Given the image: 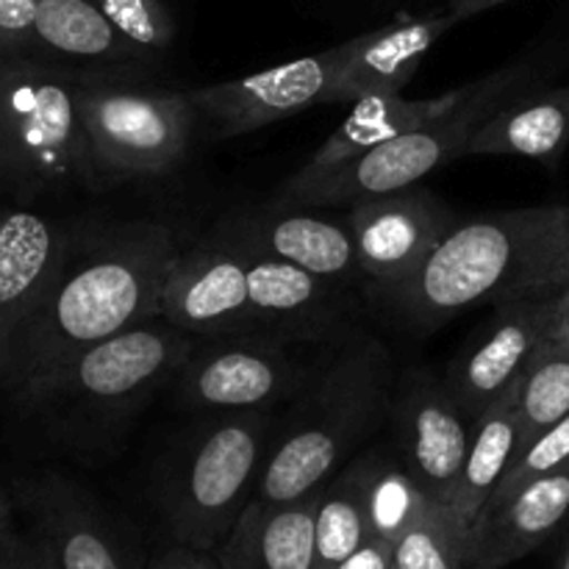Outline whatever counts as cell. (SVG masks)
Segmentation results:
<instances>
[{
    "mask_svg": "<svg viewBox=\"0 0 569 569\" xmlns=\"http://www.w3.org/2000/svg\"><path fill=\"white\" fill-rule=\"evenodd\" d=\"M178 237L159 222H131L67 248L48 287L0 345V387L9 395L70 365L128 328L161 317V295L181 259Z\"/></svg>",
    "mask_w": 569,
    "mask_h": 569,
    "instance_id": "1",
    "label": "cell"
},
{
    "mask_svg": "<svg viewBox=\"0 0 569 569\" xmlns=\"http://www.w3.org/2000/svg\"><path fill=\"white\" fill-rule=\"evenodd\" d=\"M569 283V206L495 211L459 220L426 264L367 298L428 333L467 309L561 292Z\"/></svg>",
    "mask_w": 569,
    "mask_h": 569,
    "instance_id": "2",
    "label": "cell"
},
{
    "mask_svg": "<svg viewBox=\"0 0 569 569\" xmlns=\"http://www.w3.org/2000/svg\"><path fill=\"white\" fill-rule=\"evenodd\" d=\"M395 381L381 339H342L292 400L281 433H272L253 498L292 503L326 487L389 420Z\"/></svg>",
    "mask_w": 569,
    "mask_h": 569,
    "instance_id": "3",
    "label": "cell"
},
{
    "mask_svg": "<svg viewBox=\"0 0 569 569\" xmlns=\"http://www.w3.org/2000/svg\"><path fill=\"white\" fill-rule=\"evenodd\" d=\"M194 339L153 317L83 350L14 400L78 453H111L139 409L176 381Z\"/></svg>",
    "mask_w": 569,
    "mask_h": 569,
    "instance_id": "4",
    "label": "cell"
},
{
    "mask_svg": "<svg viewBox=\"0 0 569 569\" xmlns=\"http://www.w3.org/2000/svg\"><path fill=\"white\" fill-rule=\"evenodd\" d=\"M81 70L33 50L0 48V187L37 198L98 189L78 111Z\"/></svg>",
    "mask_w": 569,
    "mask_h": 569,
    "instance_id": "5",
    "label": "cell"
},
{
    "mask_svg": "<svg viewBox=\"0 0 569 569\" xmlns=\"http://www.w3.org/2000/svg\"><path fill=\"white\" fill-rule=\"evenodd\" d=\"M531 67L515 64L465 87L459 103L426 126L406 131L317 176L295 172L272 198V209H353L370 198L415 187L428 172L467 153L472 133L526 89Z\"/></svg>",
    "mask_w": 569,
    "mask_h": 569,
    "instance_id": "6",
    "label": "cell"
},
{
    "mask_svg": "<svg viewBox=\"0 0 569 569\" xmlns=\"http://www.w3.org/2000/svg\"><path fill=\"white\" fill-rule=\"evenodd\" d=\"M272 433L276 409L220 411L181 445L156 489V506L176 542L220 548L253 500Z\"/></svg>",
    "mask_w": 569,
    "mask_h": 569,
    "instance_id": "7",
    "label": "cell"
},
{
    "mask_svg": "<svg viewBox=\"0 0 569 569\" xmlns=\"http://www.w3.org/2000/svg\"><path fill=\"white\" fill-rule=\"evenodd\" d=\"M78 111L98 189L176 170L198 120L189 92L150 87L139 70H81Z\"/></svg>",
    "mask_w": 569,
    "mask_h": 569,
    "instance_id": "8",
    "label": "cell"
},
{
    "mask_svg": "<svg viewBox=\"0 0 569 569\" xmlns=\"http://www.w3.org/2000/svg\"><path fill=\"white\" fill-rule=\"evenodd\" d=\"M309 348L326 345L261 331L194 339L172 383L178 398L192 409H276L281 400L298 398L326 359H311Z\"/></svg>",
    "mask_w": 569,
    "mask_h": 569,
    "instance_id": "9",
    "label": "cell"
},
{
    "mask_svg": "<svg viewBox=\"0 0 569 569\" xmlns=\"http://www.w3.org/2000/svg\"><path fill=\"white\" fill-rule=\"evenodd\" d=\"M395 450L411 481L431 500L450 503L472 439V422L461 415L448 383L428 367H411L395 381Z\"/></svg>",
    "mask_w": 569,
    "mask_h": 569,
    "instance_id": "10",
    "label": "cell"
},
{
    "mask_svg": "<svg viewBox=\"0 0 569 569\" xmlns=\"http://www.w3.org/2000/svg\"><path fill=\"white\" fill-rule=\"evenodd\" d=\"M211 239L300 267L337 287L361 289L365 295L370 287L361 270L350 214H315L311 209L267 206L264 211L222 220Z\"/></svg>",
    "mask_w": 569,
    "mask_h": 569,
    "instance_id": "11",
    "label": "cell"
},
{
    "mask_svg": "<svg viewBox=\"0 0 569 569\" xmlns=\"http://www.w3.org/2000/svg\"><path fill=\"white\" fill-rule=\"evenodd\" d=\"M553 298L556 295H542L498 303L487 326L450 361L442 378L467 420L476 422L520 381L548 337Z\"/></svg>",
    "mask_w": 569,
    "mask_h": 569,
    "instance_id": "12",
    "label": "cell"
},
{
    "mask_svg": "<svg viewBox=\"0 0 569 569\" xmlns=\"http://www.w3.org/2000/svg\"><path fill=\"white\" fill-rule=\"evenodd\" d=\"M339 59L342 48L337 44L256 76L192 89L189 100L217 139L242 137L311 106H328Z\"/></svg>",
    "mask_w": 569,
    "mask_h": 569,
    "instance_id": "13",
    "label": "cell"
},
{
    "mask_svg": "<svg viewBox=\"0 0 569 569\" xmlns=\"http://www.w3.org/2000/svg\"><path fill=\"white\" fill-rule=\"evenodd\" d=\"M348 214L370 287H392L415 276L459 226L456 211L417 183L356 203Z\"/></svg>",
    "mask_w": 569,
    "mask_h": 569,
    "instance_id": "14",
    "label": "cell"
},
{
    "mask_svg": "<svg viewBox=\"0 0 569 569\" xmlns=\"http://www.w3.org/2000/svg\"><path fill=\"white\" fill-rule=\"evenodd\" d=\"M161 317L198 339L259 333L244 256L217 239L183 250L167 278Z\"/></svg>",
    "mask_w": 569,
    "mask_h": 569,
    "instance_id": "15",
    "label": "cell"
},
{
    "mask_svg": "<svg viewBox=\"0 0 569 569\" xmlns=\"http://www.w3.org/2000/svg\"><path fill=\"white\" fill-rule=\"evenodd\" d=\"M231 248V244H228ZM239 250V248H233ZM248 261L250 300L264 333L309 345H339L350 337L356 303L353 289L317 278L270 256L239 250Z\"/></svg>",
    "mask_w": 569,
    "mask_h": 569,
    "instance_id": "16",
    "label": "cell"
},
{
    "mask_svg": "<svg viewBox=\"0 0 569 569\" xmlns=\"http://www.w3.org/2000/svg\"><path fill=\"white\" fill-rule=\"evenodd\" d=\"M17 503L48 545L56 569H137L109 515L61 476L17 481Z\"/></svg>",
    "mask_w": 569,
    "mask_h": 569,
    "instance_id": "17",
    "label": "cell"
},
{
    "mask_svg": "<svg viewBox=\"0 0 569 569\" xmlns=\"http://www.w3.org/2000/svg\"><path fill=\"white\" fill-rule=\"evenodd\" d=\"M569 517V465L522 483L478 511L467 531V569H503L548 542Z\"/></svg>",
    "mask_w": 569,
    "mask_h": 569,
    "instance_id": "18",
    "label": "cell"
},
{
    "mask_svg": "<svg viewBox=\"0 0 569 569\" xmlns=\"http://www.w3.org/2000/svg\"><path fill=\"white\" fill-rule=\"evenodd\" d=\"M456 26L448 11L428 17H409L376 31L342 42L337 78H333L328 106L356 103L370 94H403L406 83L420 70L428 50Z\"/></svg>",
    "mask_w": 569,
    "mask_h": 569,
    "instance_id": "19",
    "label": "cell"
},
{
    "mask_svg": "<svg viewBox=\"0 0 569 569\" xmlns=\"http://www.w3.org/2000/svg\"><path fill=\"white\" fill-rule=\"evenodd\" d=\"M33 53L76 70H153L159 56L133 44L94 0H39Z\"/></svg>",
    "mask_w": 569,
    "mask_h": 569,
    "instance_id": "20",
    "label": "cell"
},
{
    "mask_svg": "<svg viewBox=\"0 0 569 569\" xmlns=\"http://www.w3.org/2000/svg\"><path fill=\"white\" fill-rule=\"evenodd\" d=\"M322 489L292 500L253 498L220 545L222 569H315V520Z\"/></svg>",
    "mask_w": 569,
    "mask_h": 569,
    "instance_id": "21",
    "label": "cell"
},
{
    "mask_svg": "<svg viewBox=\"0 0 569 569\" xmlns=\"http://www.w3.org/2000/svg\"><path fill=\"white\" fill-rule=\"evenodd\" d=\"M70 239L44 217L0 206V345L64 261Z\"/></svg>",
    "mask_w": 569,
    "mask_h": 569,
    "instance_id": "22",
    "label": "cell"
},
{
    "mask_svg": "<svg viewBox=\"0 0 569 569\" xmlns=\"http://www.w3.org/2000/svg\"><path fill=\"white\" fill-rule=\"evenodd\" d=\"M392 448H367L322 487L315 520V569H337L350 553L376 537L372 500Z\"/></svg>",
    "mask_w": 569,
    "mask_h": 569,
    "instance_id": "23",
    "label": "cell"
},
{
    "mask_svg": "<svg viewBox=\"0 0 569 569\" xmlns=\"http://www.w3.org/2000/svg\"><path fill=\"white\" fill-rule=\"evenodd\" d=\"M569 144V83L515 94L476 133L467 153L528 156L556 164Z\"/></svg>",
    "mask_w": 569,
    "mask_h": 569,
    "instance_id": "24",
    "label": "cell"
},
{
    "mask_svg": "<svg viewBox=\"0 0 569 569\" xmlns=\"http://www.w3.org/2000/svg\"><path fill=\"white\" fill-rule=\"evenodd\" d=\"M465 94V87L442 94V98L428 100H406L403 94H370V98L356 100L350 114L345 117L342 126L320 144L315 156L300 167V176H317L322 170L342 164L365 150L378 148L389 139L400 137L406 131L426 126L437 120L448 109H453Z\"/></svg>",
    "mask_w": 569,
    "mask_h": 569,
    "instance_id": "25",
    "label": "cell"
},
{
    "mask_svg": "<svg viewBox=\"0 0 569 569\" xmlns=\"http://www.w3.org/2000/svg\"><path fill=\"white\" fill-rule=\"evenodd\" d=\"M517 387H520V381L472 422L470 448H467L465 467H461L459 483H456L453 500H450L456 515L467 526H472L478 511L487 506V500L492 498V492L503 481L517 456V445H520Z\"/></svg>",
    "mask_w": 569,
    "mask_h": 569,
    "instance_id": "26",
    "label": "cell"
},
{
    "mask_svg": "<svg viewBox=\"0 0 569 569\" xmlns=\"http://www.w3.org/2000/svg\"><path fill=\"white\" fill-rule=\"evenodd\" d=\"M467 531L453 506L428 498L395 542L392 569H467Z\"/></svg>",
    "mask_w": 569,
    "mask_h": 569,
    "instance_id": "27",
    "label": "cell"
},
{
    "mask_svg": "<svg viewBox=\"0 0 569 569\" xmlns=\"http://www.w3.org/2000/svg\"><path fill=\"white\" fill-rule=\"evenodd\" d=\"M569 415V353L537 350L517 387V420L520 445L515 461L542 437L548 428ZM511 461V465H515Z\"/></svg>",
    "mask_w": 569,
    "mask_h": 569,
    "instance_id": "28",
    "label": "cell"
},
{
    "mask_svg": "<svg viewBox=\"0 0 569 569\" xmlns=\"http://www.w3.org/2000/svg\"><path fill=\"white\" fill-rule=\"evenodd\" d=\"M103 14L148 53L161 56L176 42V20L164 0H94Z\"/></svg>",
    "mask_w": 569,
    "mask_h": 569,
    "instance_id": "29",
    "label": "cell"
},
{
    "mask_svg": "<svg viewBox=\"0 0 569 569\" xmlns=\"http://www.w3.org/2000/svg\"><path fill=\"white\" fill-rule=\"evenodd\" d=\"M569 465V415L565 420L556 422L553 428L542 433L515 465L509 467V472L503 476V481L498 483V489L492 492V498L487 500L489 503H498L503 500L506 495H511L515 489H520L522 483L533 481L539 476H548V472L559 470V467Z\"/></svg>",
    "mask_w": 569,
    "mask_h": 569,
    "instance_id": "30",
    "label": "cell"
},
{
    "mask_svg": "<svg viewBox=\"0 0 569 569\" xmlns=\"http://www.w3.org/2000/svg\"><path fill=\"white\" fill-rule=\"evenodd\" d=\"M0 569H56L48 545L37 533H20L11 517L0 520Z\"/></svg>",
    "mask_w": 569,
    "mask_h": 569,
    "instance_id": "31",
    "label": "cell"
},
{
    "mask_svg": "<svg viewBox=\"0 0 569 569\" xmlns=\"http://www.w3.org/2000/svg\"><path fill=\"white\" fill-rule=\"evenodd\" d=\"M39 0H0V48L33 50Z\"/></svg>",
    "mask_w": 569,
    "mask_h": 569,
    "instance_id": "32",
    "label": "cell"
},
{
    "mask_svg": "<svg viewBox=\"0 0 569 569\" xmlns=\"http://www.w3.org/2000/svg\"><path fill=\"white\" fill-rule=\"evenodd\" d=\"M148 569H222L220 559L211 556V550L192 548V545L176 542L164 553L156 556Z\"/></svg>",
    "mask_w": 569,
    "mask_h": 569,
    "instance_id": "33",
    "label": "cell"
},
{
    "mask_svg": "<svg viewBox=\"0 0 569 569\" xmlns=\"http://www.w3.org/2000/svg\"><path fill=\"white\" fill-rule=\"evenodd\" d=\"M395 542H398L395 537L376 533L356 553H350L337 569H392Z\"/></svg>",
    "mask_w": 569,
    "mask_h": 569,
    "instance_id": "34",
    "label": "cell"
},
{
    "mask_svg": "<svg viewBox=\"0 0 569 569\" xmlns=\"http://www.w3.org/2000/svg\"><path fill=\"white\" fill-rule=\"evenodd\" d=\"M539 350H561V353H569V283L561 292H556L548 337H545Z\"/></svg>",
    "mask_w": 569,
    "mask_h": 569,
    "instance_id": "35",
    "label": "cell"
},
{
    "mask_svg": "<svg viewBox=\"0 0 569 569\" xmlns=\"http://www.w3.org/2000/svg\"><path fill=\"white\" fill-rule=\"evenodd\" d=\"M445 3H448V9L445 11H448L456 22H461V20H470V17L481 14V11L498 9V6L511 3V0H445Z\"/></svg>",
    "mask_w": 569,
    "mask_h": 569,
    "instance_id": "36",
    "label": "cell"
},
{
    "mask_svg": "<svg viewBox=\"0 0 569 569\" xmlns=\"http://www.w3.org/2000/svg\"><path fill=\"white\" fill-rule=\"evenodd\" d=\"M11 511H14V500H11V495L0 487V520H3V517H11Z\"/></svg>",
    "mask_w": 569,
    "mask_h": 569,
    "instance_id": "37",
    "label": "cell"
},
{
    "mask_svg": "<svg viewBox=\"0 0 569 569\" xmlns=\"http://www.w3.org/2000/svg\"><path fill=\"white\" fill-rule=\"evenodd\" d=\"M556 569H569V542H567L565 553H561V559H559V565H556Z\"/></svg>",
    "mask_w": 569,
    "mask_h": 569,
    "instance_id": "38",
    "label": "cell"
}]
</instances>
